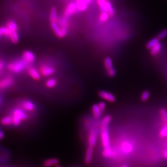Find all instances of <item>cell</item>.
<instances>
[{"mask_svg":"<svg viewBox=\"0 0 167 167\" xmlns=\"http://www.w3.org/2000/svg\"><path fill=\"white\" fill-rule=\"evenodd\" d=\"M111 116L107 115L103 118L101 123V139L104 149L111 148L108 125L111 120Z\"/></svg>","mask_w":167,"mask_h":167,"instance_id":"cell-1","label":"cell"},{"mask_svg":"<svg viewBox=\"0 0 167 167\" xmlns=\"http://www.w3.org/2000/svg\"><path fill=\"white\" fill-rule=\"evenodd\" d=\"M12 117L13 120V124L15 126H19L21 123V121H26L28 120V116L22 111V109L16 108L14 109Z\"/></svg>","mask_w":167,"mask_h":167,"instance_id":"cell-2","label":"cell"},{"mask_svg":"<svg viewBox=\"0 0 167 167\" xmlns=\"http://www.w3.org/2000/svg\"><path fill=\"white\" fill-rule=\"evenodd\" d=\"M25 67V62L24 61H16L10 63L8 65V69L15 73L22 72Z\"/></svg>","mask_w":167,"mask_h":167,"instance_id":"cell-3","label":"cell"},{"mask_svg":"<svg viewBox=\"0 0 167 167\" xmlns=\"http://www.w3.org/2000/svg\"><path fill=\"white\" fill-rule=\"evenodd\" d=\"M98 133L97 130L95 129H92L89 133L88 142L89 147H94L96 144L98 140Z\"/></svg>","mask_w":167,"mask_h":167,"instance_id":"cell-4","label":"cell"},{"mask_svg":"<svg viewBox=\"0 0 167 167\" xmlns=\"http://www.w3.org/2000/svg\"><path fill=\"white\" fill-rule=\"evenodd\" d=\"M76 8V5L74 3H70L69 5H68L67 7L65 9V13H64V15L63 17L65 19L67 20L69 19L70 16L75 11Z\"/></svg>","mask_w":167,"mask_h":167,"instance_id":"cell-5","label":"cell"},{"mask_svg":"<svg viewBox=\"0 0 167 167\" xmlns=\"http://www.w3.org/2000/svg\"><path fill=\"white\" fill-rule=\"evenodd\" d=\"M98 95L100 98L110 102H114L115 101V98L114 95L109 92L106 91H99Z\"/></svg>","mask_w":167,"mask_h":167,"instance_id":"cell-6","label":"cell"},{"mask_svg":"<svg viewBox=\"0 0 167 167\" xmlns=\"http://www.w3.org/2000/svg\"><path fill=\"white\" fill-rule=\"evenodd\" d=\"M55 72V69L48 65H42L40 68V72L44 76H48Z\"/></svg>","mask_w":167,"mask_h":167,"instance_id":"cell-7","label":"cell"},{"mask_svg":"<svg viewBox=\"0 0 167 167\" xmlns=\"http://www.w3.org/2000/svg\"><path fill=\"white\" fill-rule=\"evenodd\" d=\"M22 58L24 62L28 63H33L35 61V57L32 51L26 50L23 52Z\"/></svg>","mask_w":167,"mask_h":167,"instance_id":"cell-8","label":"cell"},{"mask_svg":"<svg viewBox=\"0 0 167 167\" xmlns=\"http://www.w3.org/2000/svg\"><path fill=\"white\" fill-rule=\"evenodd\" d=\"M121 150L123 153L130 154L132 152L134 147L132 144L129 142H123L121 146Z\"/></svg>","mask_w":167,"mask_h":167,"instance_id":"cell-9","label":"cell"},{"mask_svg":"<svg viewBox=\"0 0 167 167\" xmlns=\"http://www.w3.org/2000/svg\"><path fill=\"white\" fill-rule=\"evenodd\" d=\"M51 27L53 29L54 32L58 37L59 38H63L65 36V35L63 34L62 31L58 26V23L56 22H51Z\"/></svg>","mask_w":167,"mask_h":167,"instance_id":"cell-10","label":"cell"},{"mask_svg":"<svg viewBox=\"0 0 167 167\" xmlns=\"http://www.w3.org/2000/svg\"><path fill=\"white\" fill-rule=\"evenodd\" d=\"M13 84V80L12 78L7 77L3 79L0 81V88L1 89H6L12 86Z\"/></svg>","mask_w":167,"mask_h":167,"instance_id":"cell-11","label":"cell"},{"mask_svg":"<svg viewBox=\"0 0 167 167\" xmlns=\"http://www.w3.org/2000/svg\"><path fill=\"white\" fill-rule=\"evenodd\" d=\"M93 155V148L91 147H88V148L87 149L85 158H84V161H85V163L86 164L89 165L91 163V160H92Z\"/></svg>","mask_w":167,"mask_h":167,"instance_id":"cell-12","label":"cell"},{"mask_svg":"<svg viewBox=\"0 0 167 167\" xmlns=\"http://www.w3.org/2000/svg\"><path fill=\"white\" fill-rule=\"evenodd\" d=\"M22 107L27 111H33L35 109V105L33 102L29 100L24 101L22 103Z\"/></svg>","mask_w":167,"mask_h":167,"instance_id":"cell-13","label":"cell"},{"mask_svg":"<svg viewBox=\"0 0 167 167\" xmlns=\"http://www.w3.org/2000/svg\"><path fill=\"white\" fill-rule=\"evenodd\" d=\"M92 113L93 116L96 119H98L101 116L102 111L98 107V105L94 104L92 106Z\"/></svg>","mask_w":167,"mask_h":167,"instance_id":"cell-14","label":"cell"},{"mask_svg":"<svg viewBox=\"0 0 167 167\" xmlns=\"http://www.w3.org/2000/svg\"><path fill=\"white\" fill-rule=\"evenodd\" d=\"M59 163V161L57 158H53L45 161L43 162V167H51L54 165H58Z\"/></svg>","mask_w":167,"mask_h":167,"instance_id":"cell-15","label":"cell"},{"mask_svg":"<svg viewBox=\"0 0 167 167\" xmlns=\"http://www.w3.org/2000/svg\"><path fill=\"white\" fill-rule=\"evenodd\" d=\"M28 74L33 79L35 80H39L41 79L40 74L37 70L34 68H30L28 70Z\"/></svg>","mask_w":167,"mask_h":167,"instance_id":"cell-16","label":"cell"},{"mask_svg":"<svg viewBox=\"0 0 167 167\" xmlns=\"http://www.w3.org/2000/svg\"><path fill=\"white\" fill-rule=\"evenodd\" d=\"M159 40L158 37H154L153 39H151L150 41H149L147 44V48L149 49H151L154 46H155L156 44H158L159 43Z\"/></svg>","mask_w":167,"mask_h":167,"instance_id":"cell-17","label":"cell"},{"mask_svg":"<svg viewBox=\"0 0 167 167\" xmlns=\"http://www.w3.org/2000/svg\"><path fill=\"white\" fill-rule=\"evenodd\" d=\"M12 31L7 27H2L0 28V35L1 36H4L6 37H10Z\"/></svg>","mask_w":167,"mask_h":167,"instance_id":"cell-18","label":"cell"},{"mask_svg":"<svg viewBox=\"0 0 167 167\" xmlns=\"http://www.w3.org/2000/svg\"><path fill=\"white\" fill-rule=\"evenodd\" d=\"M1 124L3 125H9L13 123V117L11 116H7L3 117L1 121Z\"/></svg>","mask_w":167,"mask_h":167,"instance_id":"cell-19","label":"cell"},{"mask_svg":"<svg viewBox=\"0 0 167 167\" xmlns=\"http://www.w3.org/2000/svg\"><path fill=\"white\" fill-rule=\"evenodd\" d=\"M102 155L105 158H112L115 155V152L111 148L106 149H104L103 151Z\"/></svg>","mask_w":167,"mask_h":167,"instance_id":"cell-20","label":"cell"},{"mask_svg":"<svg viewBox=\"0 0 167 167\" xmlns=\"http://www.w3.org/2000/svg\"><path fill=\"white\" fill-rule=\"evenodd\" d=\"M57 20V9L55 7H53L50 10V20L51 22H56Z\"/></svg>","mask_w":167,"mask_h":167,"instance_id":"cell-21","label":"cell"},{"mask_svg":"<svg viewBox=\"0 0 167 167\" xmlns=\"http://www.w3.org/2000/svg\"><path fill=\"white\" fill-rule=\"evenodd\" d=\"M9 37L10 39H11V41H12V42L15 43V44H17L19 42V35L17 33V31H12Z\"/></svg>","mask_w":167,"mask_h":167,"instance_id":"cell-22","label":"cell"},{"mask_svg":"<svg viewBox=\"0 0 167 167\" xmlns=\"http://www.w3.org/2000/svg\"><path fill=\"white\" fill-rule=\"evenodd\" d=\"M106 8H107V13L109 14V16L110 17H114V14H115L114 8L111 3L109 1L106 2Z\"/></svg>","mask_w":167,"mask_h":167,"instance_id":"cell-23","label":"cell"},{"mask_svg":"<svg viewBox=\"0 0 167 167\" xmlns=\"http://www.w3.org/2000/svg\"><path fill=\"white\" fill-rule=\"evenodd\" d=\"M7 27L11 31H17L18 29V27L16 22L14 21H8L7 23Z\"/></svg>","mask_w":167,"mask_h":167,"instance_id":"cell-24","label":"cell"},{"mask_svg":"<svg viewBox=\"0 0 167 167\" xmlns=\"http://www.w3.org/2000/svg\"><path fill=\"white\" fill-rule=\"evenodd\" d=\"M106 0H98V3L102 13H107Z\"/></svg>","mask_w":167,"mask_h":167,"instance_id":"cell-25","label":"cell"},{"mask_svg":"<svg viewBox=\"0 0 167 167\" xmlns=\"http://www.w3.org/2000/svg\"><path fill=\"white\" fill-rule=\"evenodd\" d=\"M162 47V45L159 42L158 44H156L155 46H154L153 48L150 50V54L152 55H155L159 53Z\"/></svg>","mask_w":167,"mask_h":167,"instance_id":"cell-26","label":"cell"},{"mask_svg":"<svg viewBox=\"0 0 167 167\" xmlns=\"http://www.w3.org/2000/svg\"><path fill=\"white\" fill-rule=\"evenodd\" d=\"M105 67L108 70L110 69L113 68V62L111 60V58L107 57L105 59Z\"/></svg>","mask_w":167,"mask_h":167,"instance_id":"cell-27","label":"cell"},{"mask_svg":"<svg viewBox=\"0 0 167 167\" xmlns=\"http://www.w3.org/2000/svg\"><path fill=\"white\" fill-rule=\"evenodd\" d=\"M56 84H57V81L54 79H49L48 80L46 81V87H48L49 88H53Z\"/></svg>","mask_w":167,"mask_h":167,"instance_id":"cell-28","label":"cell"},{"mask_svg":"<svg viewBox=\"0 0 167 167\" xmlns=\"http://www.w3.org/2000/svg\"><path fill=\"white\" fill-rule=\"evenodd\" d=\"M161 117L162 121L165 123H167V111L165 109H162L160 112Z\"/></svg>","mask_w":167,"mask_h":167,"instance_id":"cell-29","label":"cell"},{"mask_svg":"<svg viewBox=\"0 0 167 167\" xmlns=\"http://www.w3.org/2000/svg\"><path fill=\"white\" fill-rule=\"evenodd\" d=\"M149 97H150V93L148 91H143L142 94L141 98L142 101H146L148 100Z\"/></svg>","mask_w":167,"mask_h":167,"instance_id":"cell-30","label":"cell"},{"mask_svg":"<svg viewBox=\"0 0 167 167\" xmlns=\"http://www.w3.org/2000/svg\"><path fill=\"white\" fill-rule=\"evenodd\" d=\"M109 14L108 13H102V14L100 15V21L101 22H106V21L108 20V19H109Z\"/></svg>","mask_w":167,"mask_h":167,"instance_id":"cell-31","label":"cell"},{"mask_svg":"<svg viewBox=\"0 0 167 167\" xmlns=\"http://www.w3.org/2000/svg\"><path fill=\"white\" fill-rule=\"evenodd\" d=\"M160 136L162 138L167 137V124L161 130L160 132Z\"/></svg>","mask_w":167,"mask_h":167,"instance_id":"cell-32","label":"cell"},{"mask_svg":"<svg viewBox=\"0 0 167 167\" xmlns=\"http://www.w3.org/2000/svg\"><path fill=\"white\" fill-rule=\"evenodd\" d=\"M167 36V29H165V30L162 31L160 33H159V34L158 35V37L159 39H162Z\"/></svg>","mask_w":167,"mask_h":167,"instance_id":"cell-33","label":"cell"},{"mask_svg":"<svg viewBox=\"0 0 167 167\" xmlns=\"http://www.w3.org/2000/svg\"><path fill=\"white\" fill-rule=\"evenodd\" d=\"M107 72H108V74L109 75V76L110 77H114L116 74V71L114 68L108 70Z\"/></svg>","mask_w":167,"mask_h":167,"instance_id":"cell-34","label":"cell"},{"mask_svg":"<svg viewBox=\"0 0 167 167\" xmlns=\"http://www.w3.org/2000/svg\"><path fill=\"white\" fill-rule=\"evenodd\" d=\"M98 107L100 108V109L101 110V111H103L105 110L106 107V105L104 102H100L98 104Z\"/></svg>","mask_w":167,"mask_h":167,"instance_id":"cell-35","label":"cell"},{"mask_svg":"<svg viewBox=\"0 0 167 167\" xmlns=\"http://www.w3.org/2000/svg\"><path fill=\"white\" fill-rule=\"evenodd\" d=\"M4 137H5V134L2 130H1L0 132V138H1V139H2Z\"/></svg>","mask_w":167,"mask_h":167,"instance_id":"cell-36","label":"cell"},{"mask_svg":"<svg viewBox=\"0 0 167 167\" xmlns=\"http://www.w3.org/2000/svg\"><path fill=\"white\" fill-rule=\"evenodd\" d=\"M163 155H164V156L165 158H166L167 160V149H165L164 150V152H163Z\"/></svg>","mask_w":167,"mask_h":167,"instance_id":"cell-37","label":"cell"},{"mask_svg":"<svg viewBox=\"0 0 167 167\" xmlns=\"http://www.w3.org/2000/svg\"><path fill=\"white\" fill-rule=\"evenodd\" d=\"M3 63L2 61H1V62H0V70H1V71L3 69Z\"/></svg>","mask_w":167,"mask_h":167,"instance_id":"cell-38","label":"cell"},{"mask_svg":"<svg viewBox=\"0 0 167 167\" xmlns=\"http://www.w3.org/2000/svg\"><path fill=\"white\" fill-rule=\"evenodd\" d=\"M122 167H128L127 165H123V166Z\"/></svg>","mask_w":167,"mask_h":167,"instance_id":"cell-39","label":"cell"},{"mask_svg":"<svg viewBox=\"0 0 167 167\" xmlns=\"http://www.w3.org/2000/svg\"><path fill=\"white\" fill-rule=\"evenodd\" d=\"M55 167H61V166H60V165H56Z\"/></svg>","mask_w":167,"mask_h":167,"instance_id":"cell-40","label":"cell"}]
</instances>
